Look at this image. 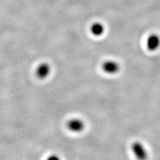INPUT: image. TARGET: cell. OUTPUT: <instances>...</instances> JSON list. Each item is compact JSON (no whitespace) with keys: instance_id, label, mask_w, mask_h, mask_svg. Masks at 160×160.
Instances as JSON below:
<instances>
[{"instance_id":"52a82bcc","label":"cell","mask_w":160,"mask_h":160,"mask_svg":"<svg viewBox=\"0 0 160 160\" xmlns=\"http://www.w3.org/2000/svg\"><path fill=\"white\" fill-rule=\"evenodd\" d=\"M47 160H61L59 159V157H58L57 156H49L48 159H47Z\"/></svg>"},{"instance_id":"5b68a950","label":"cell","mask_w":160,"mask_h":160,"mask_svg":"<svg viewBox=\"0 0 160 160\" xmlns=\"http://www.w3.org/2000/svg\"><path fill=\"white\" fill-rule=\"evenodd\" d=\"M160 45V38L157 35H152L147 40V47L148 49L154 51L158 48Z\"/></svg>"},{"instance_id":"8992f818","label":"cell","mask_w":160,"mask_h":160,"mask_svg":"<svg viewBox=\"0 0 160 160\" xmlns=\"http://www.w3.org/2000/svg\"><path fill=\"white\" fill-rule=\"evenodd\" d=\"M104 26L103 24L100 23H95L93 24L91 28V32L95 36H101L104 32Z\"/></svg>"},{"instance_id":"6da1fadb","label":"cell","mask_w":160,"mask_h":160,"mask_svg":"<svg viewBox=\"0 0 160 160\" xmlns=\"http://www.w3.org/2000/svg\"><path fill=\"white\" fill-rule=\"evenodd\" d=\"M132 149L135 156L139 160H146L148 158V153L146 149L139 142H135L132 144Z\"/></svg>"},{"instance_id":"7a4b0ae2","label":"cell","mask_w":160,"mask_h":160,"mask_svg":"<svg viewBox=\"0 0 160 160\" xmlns=\"http://www.w3.org/2000/svg\"><path fill=\"white\" fill-rule=\"evenodd\" d=\"M67 126L69 130L74 132H82L84 128V123L81 119H72L68 122Z\"/></svg>"},{"instance_id":"277c9868","label":"cell","mask_w":160,"mask_h":160,"mask_svg":"<svg viewBox=\"0 0 160 160\" xmlns=\"http://www.w3.org/2000/svg\"><path fill=\"white\" fill-rule=\"evenodd\" d=\"M51 72L49 65L46 63H42L38 67L36 70L37 76L40 79H44L47 78Z\"/></svg>"},{"instance_id":"3957f363","label":"cell","mask_w":160,"mask_h":160,"mask_svg":"<svg viewBox=\"0 0 160 160\" xmlns=\"http://www.w3.org/2000/svg\"><path fill=\"white\" fill-rule=\"evenodd\" d=\"M102 68L103 71L108 74L116 73L119 69V64L114 61H107L105 62Z\"/></svg>"}]
</instances>
